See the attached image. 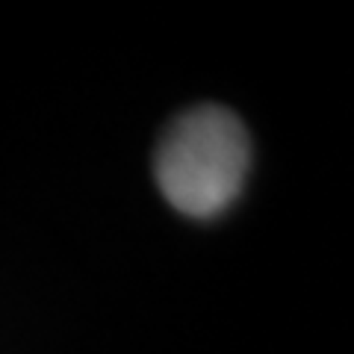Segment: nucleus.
<instances>
[{
  "label": "nucleus",
  "instance_id": "obj_1",
  "mask_svg": "<svg viewBox=\"0 0 354 354\" xmlns=\"http://www.w3.org/2000/svg\"><path fill=\"white\" fill-rule=\"evenodd\" d=\"M251 169L245 124L225 106H195L162 133L153 174L174 209L209 218L239 198Z\"/></svg>",
  "mask_w": 354,
  "mask_h": 354
}]
</instances>
